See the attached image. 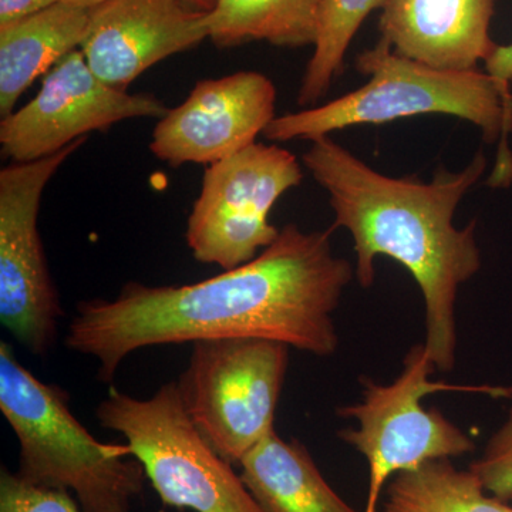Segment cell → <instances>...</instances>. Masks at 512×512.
<instances>
[{"mask_svg": "<svg viewBox=\"0 0 512 512\" xmlns=\"http://www.w3.org/2000/svg\"><path fill=\"white\" fill-rule=\"evenodd\" d=\"M355 268L333 254L330 231L288 224L255 259L197 284L128 282L113 299L77 306L66 346L99 363L110 383L127 356L150 346L259 338L309 355L339 346L333 315Z\"/></svg>", "mask_w": 512, "mask_h": 512, "instance_id": "1", "label": "cell"}, {"mask_svg": "<svg viewBox=\"0 0 512 512\" xmlns=\"http://www.w3.org/2000/svg\"><path fill=\"white\" fill-rule=\"evenodd\" d=\"M302 163L329 194L333 227L352 235L359 284H375L380 255L413 276L426 309L424 348L437 370L450 372L456 365L458 289L481 268L476 221L460 229L454 215L483 177V151L458 173L439 168L430 183L377 173L329 136L311 141Z\"/></svg>", "mask_w": 512, "mask_h": 512, "instance_id": "2", "label": "cell"}, {"mask_svg": "<svg viewBox=\"0 0 512 512\" xmlns=\"http://www.w3.org/2000/svg\"><path fill=\"white\" fill-rule=\"evenodd\" d=\"M356 69L369 79L366 84L329 103L276 116L266 127L265 138L276 143L313 141L343 128L444 114L476 124L487 143L498 141L497 164L488 185L512 183L510 84L480 70L434 69L399 55L384 39L356 57Z\"/></svg>", "mask_w": 512, "mask_h": 512, "instance_id": "3", "label": "cell"}, {"mask_svg": "<svg viewBox=\"0 0 512 512\" xmlns=\"http://www.w3.org/2000/svg\"><path fill=\"white\" fill-rule=\"evenodd\" d=\"M70 396L42 382L0 343V412L19 443L22 480L69 491L86 512H130L147 476L127 446L104 444L70 410Z\"/></svg>", "mask_w": 512, "mask_h": 512, "instance_id": "4", "label": "cell"}, {"mask_svg": "<svg viewBox=\"0 0 512 512\" xmlns=\"http://www.w3.org/2000/svg\"><path fill=\"white\" fill-rule=\"evenodd\" d=\"M96 417L104 429L126 439L165 505L194 512H262L234 464L192 423L177 383L163 384L148 399L110 389Z\"/></svg>", "mask_w": 512, "mask_h": 512, "instance_id": "5", "label": "cell"}, {"mask_svg": "<svg viewBox=\"0 0 512 512\" xmlns=\"http://www.w3.org/2000/svg\"><path fill=\"white\" fill-rule=\"evenodd\" d=\"M424 345L414 346L400 376L390 384L367 380L363 400L338 410L357 421V427L339 431L369 464V494L365 512H376L384 484L396 474L434 460H450L474 450L466 431L437 409H426L423 397L441 392H467L508 397L507 387L463 386L431 380L436 372Z\"/></svg>", "mask_w": 512, "mask_h": 512, "instance_id": "6", "label": "cell"}, {"mask_svg": "<svg viewBox=\"0 0 512 512\" xmlns=\"http://www.w3.org/2000/svg\"><path fill=\"white\" fill-rule=\"evenodd\" d=\"M289 346L259 338L192 343L187 369L177 380L185 412L229 463L275 433Z\"/></svg>", "mask_w": 512, "mask_h": 512, "instance_id": "7", "label": "cell"}, {"mask_svg": "<svg viewBox=\"0 0 512 512\" xmlns=\"http://www.w3.org/2000/svg\"><path fill=\"white\" fill-rule=\"evenodd\" d=\"M302 180L291 151L261 143L208 165L185 232L195 261L228 271L255 259L281 232L272 208Z\"/></svg>", "mask_w": 512, "mask_h": 512, "instance_id": "8", "label": "cell"}, {"mask_svg": "<svg viewBox=\"0 0 512 512\" xmlns=\"http://www.w3.org/2000/svg\"><path fill=\"white\" fill-rule=\"evenodd\" d=\"M86 140L0 170V322L33 356L53 349L63 316L40 237V202L53 175Z\"/></svg>", "mask_w": 512, "mask_h": 512, "instance_id": "9", "label": "cell"}, {"mask_svg": "<svg viewBox=\"0 0 512 512\" xmlns=\"http://www.w3.org/2000/svg\"><path fill=\"white\" fill-rule=\"evenodd\" d=\"M167 106L151 94H131L101 82L82 50L46 74L35 99L0 121L2 156L30 163L59 153L93 131L128 119H163Z\"/></svg>", "mask_w": 512, "mask_h": 512, "instance_id": "10", "label": "cell"}, {"mask_svg": "<svg viewBox=\"0 0 512 512\" xmlns=\"http://www.w3.org/2000/svg\"><path fill=\"white\" fill-rule=\"evenodd\" d=\"M276 87L265 74L238 72L195 84L158 120L150 150L171 167L220 163L256 143L276 119Z\"/></svg>", "mask_w": 512, "mask_h": 512, "instance_id": "11", "label": "cell"}, {"mask_svg": "<svg viewBox=\"0 0 512 512\" xmlns=\"http://www.w3.org/2000/svg\"><path fill=\"white\" fill-rule=\"evenodd\" d=\"M207 18L187 0H106L90 12L80 50L101 82L127 92L154 64L208 39Z\"/></svg>", "mask_w": 512, "mask_h": 512, "instance_id": "12", "label": "cell"}, {"mask_svg": "<svg viewBox=\"0 0 512 512\" xmlns=\"http://www.w3.org/2000/svg\"><path fill=\"white\" fill-rule=\"evenodd\" d=\"M495 0H387L382 39L399 55L439 70H478L497 46L490 36Z\"/></svg>", "mask_w": 512, "mask_h": 512, "instance_id": "13", "label": "cell"}, {"mask_svg": "<svg viewBox=\"0 0 512 512\" xmlns=\"http://www.w3.org/2000/svg\"><path fill=\"white\" fill-rule=\"evenodd\" d=\"M92 10L56 3L0 28V116L15 111L22 94L73 50L80 49Z\"/></svg>", "mask_w": 512, "mask_h": 512, "instance_id": "14", "label": "cell"}, {"mask_svg": "<svg viewBox=\"0 0 512 512\" xmlns=\"http://www.w3.org/2000/svg\"><path fill=\"white\" fill-rule=\"evenodd\" d=\"M239 466L262 512H357L330 487L308 448L276 431Z\"/></svg>", "mask_w": 512, "mask_h": 512, "instance_id": "15", "label": "cell"}, {"mask_svg": "<svg viewBox=\"0 0 512 512\" xmlns=\"http://www.w3.org/2000/svg\"><path fill=\"white\" fill-rule=\"evenodd\" d=\"M320 5L322 0H218L208 13V39L218 47L313 46Z\"/></svg>", "mask_w": 512, "mask_h": 512, "instance_id": "16", "label": "cell"}, {"mask_svg": "<svg viewBox=\"0 0 512 512\" xmlns=\"http://www.w3.org/2000/svg\"><path fill=\"white\" fill-rule=\"evenodd\" d=\"M384 512H512V504L488 495L473 471L434 460L392 478Z\"/></svg>", "mask_w": 512, "mask_h": 512, "instance_id": "17", "label": "cell"}, {"mask_svg": "<svg viewBox=\"0 0 512 512\" xmlns=\"http://www.w3.org/2000/svg\"><path fill=\"white\" fill-rule=\"evenodd\" d=\"M387 0H322L313 53L302 76L299 106L309 109L340 76L350 43L367 16Z\"/></svg>", "mask_w": 512, "mask_h": 512, "instance_id": "18", "label": "cell"}, {"mask_svg": "<svg viewBox=\"0 0 512 512\" xmlns=\"http://www.w3.org/2000/svg\"><path fill=\"white\" fill-rule=\"evenodd\" d=\"M0 512H86L72 493L40 487L16 473L0 471Z\"/></svg>", "mask_w": 512, "mask_h": 512, "instance_id": "19", "label": "cell"}, {"mask_svg": "<svg viewBox=\"0 0 512 512\" xmlns=\"http://www.w3.org/2000/svg\"><path fill=\"white\" fill-rule=\"evenodd\" d=\"M468 470L476 474L488 494L512 503V407L500 429L488 440L483 456Z\"/></svg>", "mask_w": 512, "mask_h": 512, "instance_id": "20", "label": "cell"}, {"mask_svg": "<svg viewBox=\"0 0 512 512\" xmlns=\"http://www.w3.org/2000/svg\"><path fill=\"white\" fill-rule=\"evenodd\" d=\"M59 0H0V28L42 12Z\"/></svg>", "mask_w": 512, "mask_h": 512, "instance_id": "21", "label": "cell"}, {"mask_svg": "<svg viewBox=\"0 0 512 512\" xmlns=\"http://www.w3.org/2000/svg\"><path fill=\"white\" fill-rule=\"evenodd\" d=\"M484 72L504 84L512 82V43L507 46H495L493 53L484 62Z\"/></svg>", "mask_w": 512, "mask_h": 512, "instance_id": "22", "label": "cell"}, {"mask_svg": "<svg viewBox=\"0 0 512 512\" xmlns=\"http://www.w3.org/2000/svg\"><path fill=\"white\" fill-rule=\"evenodd\" d=\"M104 2H106V0H59V3H64V5L76 6V8L87 10H93Z\"/></svg>", "mask_w": 512, "mask_h": 512, "instance_id": "23", "label": "cell"}, {"mask_svg": "<svg viewBox=\"0 0 512 512\" xmlns=\"http://www.w3.org/2000/svg\"><path fill=\"white\" fill-rule=\"evenodd\" d=\"M194 8L202 10V12L210 13L217 5L218 0H187Z\"/></svg>", "mask_w": 512, "mask_h": 512, "instance_id": "24", "label": "cell"}]
</instances>
